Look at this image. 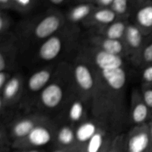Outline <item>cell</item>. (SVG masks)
Here are the masks:
<instances>
[{
  "mask_svg": "<svg viewBox=\"0 0 152 152\" xmlns=\"http://www.w3.org/2000/svg\"><path fill=\"white\" fill-rule=\"evenodd\" d=\"M131 117L135 126L145 124L149 119L151 120V111L144 102L142 94L138 91H134L132 94Z\"/></svg>",
  "mask_w": 152,
  "mask_h": 152,
  "instance_id": "52a82bcc",
  "label": "cell"
},
{
  "mask_svg": "<svg viewBox=\"0 0 152 152\" xmlns=\"http://www.w3.org/2000/svg\"><path fill=\"white\" fill-rule=\"evenodd\" d=\"M74 74L79 88L84 93L92 95L96 86L94 71L86 64H78L74 68Z\"/></svg>",
  "mask_w": 152,
  "mask_h": 152,
  "instance_id": "5b68a950",
  "label": "cell"
},
{
  "mask_svg": "<svg viewBox=\"0 0 152 152\" xmlns=\"http://www.w3.org/2000/svg\"><path fill=\"white\" fill-rule=\"evenodd\" d=\"M142 79L145 84L152 83V63L146 65L145 69L142 71Z\"/></svg>",
  "mask_w": 152,
  "mask_h": 152,
  "instance_id": "83f0119b",
  "label": "cell"
},
{
  "mask_svg": "<svg viewBox=\"0 0 152 152\" xmlns=\"http://www.w3.org/2000/svg\"><path fill=\"white\" fill-rule=\"evenodd\" d=\"M151 120H152V111H151Z\"/></svg>",
  "mask_w": 152,
  "mask_h": 152,
  "instance_id": "74e56055",
  "label": "cell"
},
{
  "mask_svg": "<svg viewBox=\"0 0 152 152\" xmlns=\"http://www.w3.org/2000/svg\"><path fill=\"white\" fill-rule=\"evenodd\" d=\"M10 79L9 74L6 71H1L0 72V89H1V91L2 90L3 88L4 87L6 83L8 82Z\"/></svg>",
  "mask_w": 152,
  "mask_h": 152,
  "instance_id": "4dcf8cb0",
  "label": "cell"
},
{
  "mask_svg": "<svg viewBox=\"0 0 152 152\" xmlns=\"http://www.w3.org/2000/svg\"><path fill=\"white\" fill-rule=\"evenodd\" d=\"M129 1L127 0H114L110 9L114 11L117 16H125L128 13Z\"/></svg>",
  "mask_w": 152,
  "mask_h": 152,
  "instance_id": "cb8c5ba5",
  "label": "cell"
},
{
  "mask_svg": "<svg viewBox=\"0 0 152 152\" xmlns=\"http://www.w3.org/2000/svg\"><path fill=\"white\" fill-rule=\"evenodd\" d=\"M99 129L100 127L93 121H86L77 128L75 137L79 151L87 144Z\"/></svg>",
  "mask_w": 152,
  "mask_h": 152,
  "instance_id": "5bb4252c",
  "label": "cell"
},
{
  "mask_svg": "<svg viewBox=\"0 0 152 152\" xmlns=\"http://www.w3.org/2000/svg\"><path fill=\"white\" fill-rule=\"evenodd\" d=\"M35 1L31 0H13V10H17L18 12L26 13L32 9Z\"/></svg>",
  "mask_w": 152,
  "mask_h": 152,
  "instance_id": "484cf974",
  "label": "cell"
},
{
  "mask_svg": "<svg viewBox=\"0 0 152 152\" xmlns=\"http://www.w3.org/2000/svg\"><path fill=\"white\" fill-rule=\"evenodd\" d=\"M46 120L47 119L43 116H30L18 120L12 126L10 130L11 137L14 139V141L23 139L34 128L41 123H45Z\"/></svg>",
  "mask_w": 152,
  "mask_h": 152,
  "instance_id": "8992f818",
  "label": "cell"
},
{
  "mask_svg": "<svg viewBox=\"0 0 152 152\" xmlns=\"http://www.w3.org/2000/svg\"><path fill=\"white\" fill-rule=\"evenodd\" d=\"M13 0H0V7L1 10H12Z\"/></svg>",
  "mask_w": 152,
  "mask_h": 152,
  "instance_id": "1f68e13d",
  "label": "cell"
},
{
  "mask_svg": "<svg viewBox=\"0 0 152 152\" xmlns=\"http://www.w3.org/2000/svg\"><path fill=\"white\" fill-rule=\"evenodd\" d=\"M116 17L117 15L110 8L96 9L90 15L92 22L104 25V27L115 22Z\"/></svg>",
  "mask_w": 152,
  "mask_h": 152,
  "instance_id": "ffe728a7",
  "label": "cell"
},
{
  "mask_svg": "<svg viewBox=\"0 0 152 152\" xmlns=\"http://www.w3.org/2000/svg\"><path fill=\"white\" fill-rule=\"evenodd\" d=\"M51 78V72L48 69H42L34 73L28 82V87L29 91L37 92L42 91Z\"/></svg>",
  "mask_w": 152,
  "mask_h": 152,
  "instance_id": "e0dca14e",
  "label": "cell"
},
{
  "mask_svg": "<svg viewBox=\"0 0 152 152\" xmlns=\"http://www.w3.org/2000/svg\"><path fill=\"white\" fill-rule=\"evenodd\" d=\"M113 1L114 0H96V1H89V2L91 3L95 7H97V9H100L110 8Z\"/></svg>",
  "mask_w": 152,
  "mask_h": 152,
  "instance_id": "f1b7e54d",
  "label": "cell"
},
{
  "mask_svg": "<svg viewBox=\"0 0 152 152\" xmlns=\"http://www.w3.org/2000/svg\"><path fill=\"white\" fill-rule=\"evenodd\" d=\"M56 147L65 149L77 150L75 131L69 126H63L56 132Z\"/></svg>",
  "mask_w": 152,
  "mask_h": 152,
  "instance_id": "4fadbf2b",
  "label": "cell"
},
{
  "mask_svg": "<svg viewBox=\"0 0 152 152\" xmlns=\"http://www.w3.org/2000/svg\"><path fill=\"white\" fill-rule=\"evenodd\" d=\"M127 24L123 21H115L105 26L102 31V37L116 40H123L125 37Z\"/></svg>",
  "mask_w": 152,
  "mask_h": 152,
  "instance_id": "ac0fdd59",
  "label": "cell"
},
{
  "mask_svg": "<svg viewBox=\"0 0 152 152\" xmlns=\"http://www.w3.org/2000/svg\"><path fill=\"white\" fill-rule=\"evenodd\" d=\"M142 96L144 102L152 111V83L145 84L142 89Z\"/></svg>",
  "mask_w": 152,
  "mask_h": 152,
  "instance_id": "4316f807",
  "label": "cell"
},
{
  "mask_svg": "<svg viewBox=\"0 0 152 152\" xmlns=\"http://www.w3.org/2000/svg\"><path fill=\"white\" fill-rule=\"evenodd\" d=\"M85 106L83 102L79 99H76L70 105L68 110V117L71 121L77 123L80 121L84 117Z\"/></svg>",
  "mask_w": 152,
  "mask_h": 152,
  "instance_id": "7402d4cb",
  "label": "cell"
},
{
  "mask_svg": "<svg viewBox=\"0 0 152 152\" xmlns=\"http://www.w3.org/2000/svg\"><path fill=\"white\" fill-rule=\"evenodd\" d=\"M128 152H151L148 123L135 126L127 135Z\"/></svg>",
  "mask_w": 152,
  "mask_h": 152,
  "instance_id": "3957f363",
  "label": "cell"
},
{
  "mask_svg": "<svg viewBox=\"0 0 152 152\" xmlns=\"http://www.w3.org/2000/svg\"><path fill=\"white\" fill-rule=\"evenodd\" d=\"M92 42L95 45L96 48L121 56L122 54L126 53V50L127 49L123 40L111 39L102 36L94 37L92 39Z\"/></svg>",
  "mask_w": 152,
  "mask_h": 152,
  "instance_id": "8fae6325",
  "label": "cell"
},
{
  "mask_svg": "<svg viewBox=\"0 0 152 152\" xmlns=\"http://www.w3.org/2000/svg\"><path fill=\"white\" fill-rule=\"evenodd\" d=\"M94 8V6L89 1L78 4L70 10L68 19L73 22H78L90 16Z\"/></svg>",
  "mask_w": 152,
  "mask_h": 152,
  "instance_id": "d6986e66",
  "label": "cell"
},
{
  "mask_svg": "<svg viewBox=\"0 0 152 152\" xmlns=\"http://www.w3.org/2000/svg\"><path fill=\"white\" fill-rule=\"evenodd\" d=\"M65 2V1L64 0H51V1H50V4L54 6L61 5V4H64Z\"/></svg>",
  "mask_w": 152,
  "mask_h": 152,
  "instance_id": "d590c367",
  "label": "cell"
},
{
  "mask_svg": "<svg viewBox=\"0 0 152 152\" xmlns=\"http://www.w3.org/2000/svg\"><path fill=\"white\" fill-rule=\"evenodd\" d=\"M108 152H128L127 135L120 134L111 140Z\"/></svg>",
  "mask_w": 152,
  "mask_h": 152,
  "instance_id": "603a6c76",
  "label": "cell"
},
{
  "mask_svg": "<svg viewBox=\"0 0 152 152\" xmlns=\"http://www.w3.org/2000/svg\"><path fill=\"white\" fill-rule=\"evenodd\" d=\"M144 34L137 25H128L125 34V44L128 49L136 51L142 50Z\"/></svg>",
  "mask_w": 152,
  "mask_h": 152,
  "instance_id": "9a60e30c",
  "label": "cell"
},
{
  "mask_svg": "<svg viewBox=\"0 0 152 152\" xmlns=\"http://www.w3.org/2000/svg\"><path fill=\"white\" fill-rule=\"evenodd\" d=\"M150 131V142H151V152H152V120L148 122Z\"/></svg>",
  "mask_w": 152,
  "mask_h": 152,
  "instance_id": "8d00e7d4",
  "label": "cell"
},
{
  "mask_svg": "<svg viewBox=\"0 0 152 152\" xmlns=\"http://www.w3.org/2000/svg\"><path fill=\"white\" fill-rule=\"evenodd\" d=\"M14 152H46L44 150L34 148V149H24V150H16Z\"/></svg>",
  "mask_w": 152,
  "mask_h": 152,
  "instance_id": "836d02e7",
  "label": "cell"
},
{
  "mask_svg": "<svg viewBox=\"0 0 152 152\" xmlns=\"http://www.w3.org/2000/svg\"><path fill=\"white\" fill-rule=\"evenodd\" d=\"M111 140L108 139L106 141H105V144H104L103 147L102 148V149L100 150L99 152H108V148H109L110 146V144H111Z\"/></svg>",
  "mask_w": 152,
  "mask_h": 152,
  "instance_id": "d6a6232c",
  "label": "cell"
},
{
  "mask_svg": "<svg viewBox=\"0 0 152 152\" xmlns=\"http://www.w3.org/2000/svg\"><path fill=\"white\" fill-rule=\"evenodd\" d=\"M106 140L105 131L100 128L79 152H99L102 149Z\"/></svg>",
  "mask_w": 152,
  "mask_h": 152,
  "instance_id": "44dd1931",
  "label": "cell"
},
{
  "mask_svg": "<svg viewBox=\"0 0 152 152\" xmlns=\"http://www.w3.org/2000/svg\"><path fill=\"white\" fill-rule=\"evenodd\" d=\"M62 86L56 83L48 85L40 94V102L47 108H55L59 105L63 99Z\"/></svg>",
  "mask_w": 152,
  "mask_h": 152,
  "instance_id": "9c48e42d",
  "label": "cell"
},
{
  "mask_svg": "<svg viewBox=\"0 0 152 152\" xmlns=\"http://www.w3.org/2000/svg\"><path fill=\"white\" fill-rule=\"evenodd\" d=\"M9 26H10V21H9L8 17H7L6 15L1 13V16H0V31H1V34H3L4 33L7 32Z\"/></svg>",
  "mask_w": 152,
  "mask_h": 152,
  "instance_id": "f546056e",
  "label": "cell"
},
{
  "mask_svg": "<svg viewBox=\"0 0 152 152\" xmlns=\"http://www.w3.org/2000/svg\"><path fill=\"white\" fill-rule=\"evenodd\" d=\"M51 152H79L77 150H70V149H65V148H61L56 147L55 149H53Z\"/></svg>",
  "mask_w": 152,
  "mask_h": 152,
  "instance_id": "e575fe53",
  "label": "cell"
},
{
  "mask_svg": "<svg viewBox=\"0 0 152 152\" xmlns=\"http://www.w3.org/2000/svg\"><path fill=\"white\" fill-rule=\"evenodd\" d=\"M53 138L51 129L43 123L34 128L28 136L13 142V148L16 150L39 148L48 145Z\"/></svg>",
  "mask_w": 152,
  "mask_h": 152,
  "instance_id": "7a4b0ae2",
  "label": "cell"
},
{
  "mask_svg": "<svg viewBox=\"0 0 152 152\" xmlns=\"http://www.w3.org/2000/svg\"><path fill=\"white\" fill-rule=\"evenodd\" d=\"M148 42L142 48L140 54V60L141 62L148 65L152 63V34Z\"/></svg>",
  "mask_w": 152,
  "mask_h": 152,
  "instance_id": "d4e9b609",
  "label": "cell"
},
{
  "mask_svg": "<svg viewBox=\"0 0 152 152\" xmlns=\"http://www.w3.org/2000/svg\"><path fill=\"white\" fill-rule=\"evenodd\" d=\"M22 88V80L19 76L11 77L8 80L1 91V104L10 103L19 95Z\"/></svg>",
  "mask_w": 152,
  "mask_h": 152,
  "instance_id": "2e32d148",
  "label": "cell"
},
{
  "mask_svg": "<svg viewBox=\"0 0 152 152\" xmlns=\"http://www.w3.org/2000/svg\"><path fill=\"white\" fill-rule=\"evenodd\" d=\"M91 59L96 69L100 71L123 68V60L121 56L108 53L96 48L91 52Z\"/></svg>",
  "mask_w": 152,
  "mask_h": 152,
  "instance_id": "277c9868",
  "label": "cell"
},
{
  "mask_svg": "<svg viewBox=\"0 0 152 152\" xmlns=\"http://www.w3.org/2000/svg\"><path fill=\"white\" fill-rule=\"evenodd\" d=\"M62 42L56 36H52L42 44L39 49V56L42 59L50 61L54 59L62 50Z\"/></svg>",
  "mask_w": 152,
  "mask_h": 152,
  "instance_id": "7c38bea8",
  "label": "cell"
},
{
  "mask_svg": "<svg viewBox=\"0 0 152 152\" xmlns=\"http://www.w3.org/2000/svg\"><path fill=\"white\" fill-rule=\"evenodd\" d=\"M96 86L92 94L93 114L100 120H118L123 111V92L125 88L110 85L95 70Z\"/></svg>",
  "mask_w": 152,
  "mask_h": 152,
  "instance_id": "6da1fadb",
  "label": "cell"
},
{
  "mask_svg": "<svg viewBox=\"0 0 152 152\" xmlns=\"http://www.w3.org/2000/svg\"><path fill=\"white\" fill-rule=\"evenodd\" d=\"M62 25V18L56 13H51L43 18L36 26L34 35L39 39L51 37Z\"/></svg>",
  "mask_w": 152,
  "mask_h": 152,
  "instance_id": "ba28073f",
  "label": "cell"
},
{
  "mask_svg": "<svg viewBox=\"0 0 152 152\" xmlns=\"http://www.w3.org/2000/svg\"><path fill=\"white\" fill-rule=\"evenodd\" d=\"M137 26L141 30L144 36L152 34V1H147L142 3L135 16Z\"/></svg>",
  "mask_w": 152,
  "mask_h": 152,
  "instance_id": "30bf717a",
  "label": "cell"
}]
</instances>
